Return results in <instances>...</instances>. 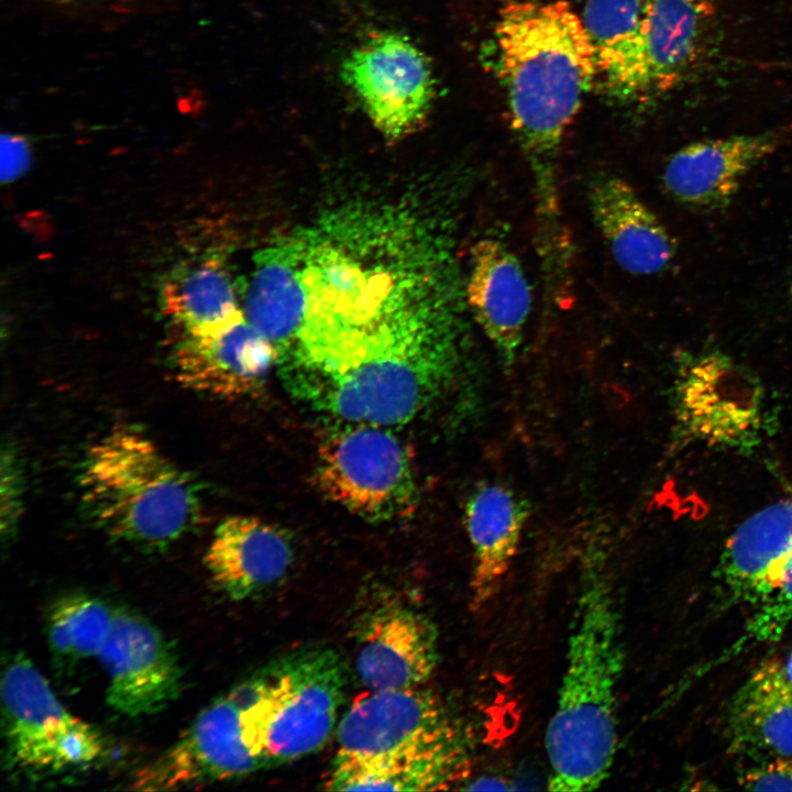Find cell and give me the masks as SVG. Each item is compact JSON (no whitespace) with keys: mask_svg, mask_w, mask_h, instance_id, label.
<instances>
[{"mask_svg":"<svg viewBox=\"0 0 792 792\" xmlns=\"http://www.w3.org/2000/svg\"><path fill=\"white\" fill-rule=\"evenodd\" d=\"M61 1H72V0H61Z\"/></svg>","mask_w":792,"mask_h":792,"instance_id":"33","label":"cell"},{"mask_svg":"<svg viewBox=\"0 0 792 792\" xmlns=\"http://www.w3.org/2000/svg\"><path fill=\"white\" fill-rule=\"evenodd\" d=\"M317 483L332 502L369 520L407 516L417 490L410 455L388 427L346 422L319 444Z\"/></svg>","mask_w":792,"mask_h":792,"instance_id":"7","label":"cell"},{"mask_svg":"<svg viewBox=\"0 0 792 792\" xmlns=\"http://www.w3.org/2000/svg\"><path fill=\"white\" fill-rule=\"evenodd\" d=\"M2 729L11 766L30 771H64L96 761L101 735L58 701L24 654H14L1 678Z\"/></svg>","mask_w":792,"mask_h":792,"instance_id":"8","label":"cell"},{"mask_svg":"<svg viewBox=\"0 0 792 792\" xmlns=\"http://www.w3.org/2000/svg\"><path fill=\"white\" fill-rule=\"evenodd\" d=\"M160 300L180 333L211 331L244 316L237 283L219 255H199L178 264L163 282Z\"/></svg>","mask_w":792,"mask_h":792,"instance_id":"23","label":"cell"},{"mask_svg":"<svg viewBox=\"0 0 792 792\" xmlns=\"http://www.w3.org/2000/svg\"><path fill=\"white\" fill-rule=\"evenodd\" d=\"M466 310L424 311L353 336L284 375L290 392L345 422L403 425L453 383Z\"/></svg>","mask_w":792,"mask_h":792,"instance_id":"1","label":"cell"},{"mask_svg":"<svg viewBox=\"0 0 792 792\" xmlns=\"http://www.w3.org/2000/svg\"><path fill=\"white\" fill-rule=\"evenodd\" d=\"M469 762L421 758L381 765H332L326 781L334 791L447 790L470 772Z\"/></svg>","mask_w":792,"mask_h":792,"instance_id":"25","label":"cell"},{"mask_svg":"<svg viewBox=\"0 0 792 792\" xmlns=\"http://www.w3.org/2000/svg\"><path fill=\"white\" fill-rule=\"evenodd\" d=\"M765 392L748 370L722 353L688 361L674 386L678 430L706 444L756 446L765 422Z\"/></svg>","mask_w":792,"mask_h":792,"instance_id":"11","label":"cell"},{"mask_svg":"<svg viewBox=\"0 0 792 792\" xmlns=\"http://www.w3.org/2000/svg\"><path fill=\"white\" fill-rule=\"evenodd\" d=\"M527 503L499 483L479 485L465 505V528L473 553L471 600L485 606L499 591L516 557L528 517Z\"/></svg>","mask_w":792,"mask_h":792,"instance_id":"22","label":"cell"},{"mask_svg":"<svg viewBox=\"0 0 792 792\" xmlns=\"http://www.w3.org/2000/svg\"><path fill=\"white\" fill-rule=\"evenodd\" d=\"M336 765H381L421 758L472 763L469 732L421 685L367 691L337 726Z\"/></svg>","mask_w":792,"mask_h":792,"instance_id":"6","label":"cell"},{"mask_svg":"<svg viewBox=\"0 0 792 792\" xmlns=\"http://www.w3.org/2000/svg\"><path fill=\"white\" fill-rule=\"evenodd\" d=\"M355 637V670L367 691L419 686L436 670L437 628L402 602L375 603L360 617Z\"/></svg>","mask_w":792,"mask_h":792,"instance_id":"14","label":"cell"},{"mask_svg":"<svg viewBox=\"0 0 792 792\" xmlns=\"http://www.w3.org/2000/svg\"><path fill=\"white\" fill-rule=\"evenodd\" d=\"M346 674L331 648L309 647L266 663L239 684L242 739L264 767L321 749L338 723Z\"/></svg>","mask_w":792,"mask_h":792,"instance_id":"5","label":"cell"},{"mask_svg":"<svg viewBox=\"0 0 792 792\" xmlns=\"http://www.w3.org/2000/svg\"><path fill=\"white\" fill-rule=\"evenodd\" d=\"M98 659L107 673V703L130 717L163 710L179 694L182 672L164 635L146 618L116 608Z\"/></svg>","mask_w":792,"mask_h":792,"instance_id":"13","label":"cell"},{"mask_svg":"<svg viewBox=\"0 0 792 792\" xmlns=\"http://www.w3.org/2000/svg\"><path fill=\"white\" fill-rule=\"evenodd\" d=\"M783 671L787 679L792 683V650L783 663Z\"/></svg>","mask_w":792,"mask_h":792,"instance_id":"32","label":"cell"},{"mask_svg":"<svg viewBox=\"0 0 792 792\" xmlns=\"http://www.w3.org/2000/svg\"><path fill=\"white\" fill-rule=\"evenodd\" d=\"M292 561L288 538L274 526L249 516L221 521L204 559L216 587L235 601L277 583Z\"/></svg>","mask_w":792,"mask_h":792,"instance_id":"19","label":"cell"},{"mask_svg":"<svg viewBox=\"0 0 792 792\" xmlns=\"http://www.w3.org/2000/svg\"><path fill=\"white\" fill-rule=\"evenodd\" d=\"M239 685L208 705L179 739L142 767L132 789L174 790L245 777L265 768L242 739Z\"/></svg>","mask_w":792,"mask_h":792,"instance_id":"12","label":"cell"},{"mask_svg":"<svg viewBox=\"0 0 792 792\" xmlns=\"http://www.w3.org/2000/svg\"><path fill=\"white\" fill-rule=\"evenodd\" d=\"M713 18L710 0H648L638 32L600 75L605 87L631 101L668 91L704 53Z\"/></svg>","mask_w":792,"mask_h":792,"instance_id":"10","label":"cell"},{"mask_svg":"<svg viewBox=\"0 0 792 792\" xmlns=\"http://www.w3.org/2000/svg\"><path fill=\"white\" fill-rule=\"evenodd\" d=\"M726 730L730 751L755 765L792 759V683L781 661L767 659L738 689Z\"/></svg>","mask_w":792,"mask_h":792,"instance_id":"21","label":"cell"},{"mask_svg":"<svg viewBox=\"0 0 792 792\" xmlns=\"http://www.w3.org/2000/svg\"><path fill=\"white\" fill-rule=\"evenodd\" d=\"M648 0H587L582 22L595 53L597 75L605 70L639 30Z\"/></svg>","mask_w":792,"mask_h":792,"instance_id":"27","label":"cell"},{"mask_svg":"<svg viewBox=\"0 0 792 792\" xmlns=\"http://www.w3.org/2000/svg\"><path fill=\"white\" fill-rule=\"evenodd\" d=\"M244 316L275 344L278 356L294 342L304 316V290L286 241L256 255Z\"/></svg>","mask_w":792,"mask_h":792,"instance_id":"24","label":"cell"},{"mask_svg":"<svg viewBox=\"0 0 792 792\" xmlns=\"http://www.w3.org/2000/svg\"><path fill=\"white\" fill-rule=\"evenodd\" d=\"M792 556V495L750 516L725 543L716 568L727 606L757 605L777 586Z\"/></svg>","mask_w":792,"mask_h":792,"instance_id":"18","label":"cell"},{"mask_svg":"<svg viewBox=\"0 0 792 792\" xmlns=\"http://www.w3.org/2000/svg\"><path fill=\"white\" fill-rule=\"evenodd\" d=\"M735 644L719 660L728 659L760 644L781 638L792 622V556L788 560L774 590L763 598Z\"/></svg>","mask_w":792,"mask_h":792,"instance_id":"28","label":"cell"},{"mask_svg":"<svg viewBox=\"0 0 792 792\" xmlns=\"http://www.w3.org/2000/svg\"><path fill=\"white\" fill-rule=\"evenodd\" d=\"M13 450L3 448L1 458V530L8 537L15 530L21 512L22 480Z\"/></svg>","mask_w":792,"mask_h":792,"instance_id":"29","label":"cell"},{"mask_svg":"<svg viewBox=\"0 0 792 792\" xmlns=\"http://www.w3.org/2000/svg\"><path fill=\"white\" fill-rule=\"evenodd\" d=\"M173 359L183 386L238 399L261 388L278 361V350L242 316L211 331L180 333Z\"/></svg>","mask_w":792,"mask_h":792,"instance_id":"15","label":"cell"},{"mask_svg":"<svg viewBox=\"0 0 792 792\" xmlns=\"http://www.w3.org/2000/svg\"><path fill=\"white\" fill-rule=\"evenodd\" d=\"M341 77L375 128L400 140L426 122L436 99L429 57L404 34L376 31L344 56Z\"/></svg>","mask_w":792,"mask_h":792,"instance_id":"9","label":"cell"},{"mask_svg":"<svg viewBox=\"0 0 792 792\" xmlns=\"http://www.w3.org/2000/svg\"><path fill=\"white\" fill-rule=\"evenodd\" d=\"M509 123L531 174L542 235L562 232L558 157L597 76L582 19L565 1H513L495 24Z\"/></svg>","mask_w":792,"mask_h":792,"instance_id":"2","label":"cell"},{"mask_svg":"<svg viewBox=\"0 0 792 792\" xmlns=\"http://www.w3.org/2000/svg\"><path fill=\"white\" fill-rule=\"evenodd\" d=\"M114 610L84 593L58 598L47 618L48 645L55 662L70 668L81 660L98 658L112 628Z\"/></svg>","mask_w":792,"mask_h":792,"instance_id":"26","label":"cell"},{"mask_svg":"<svg viewBox=\"0 0 792 792\" xmlns=\"http://www.w3.org/2000/svg\"><path fill=\"white\" fill-rule=\"evenodd\" d=\"M616 592L601 560L586 553L557 705L544 746L548 789L592 791L608 778L617 749V686L624 669Z\"/></svg>","mask_w":792,"mask_h":792,"instance_id":"3","label":"cell"},{"mask_svg":"<svg viewBox=\"0 0 792 792\" xmlns=\"http://www.w3.org/2000/svg\"><path fill=\"white\" fill-rule=\"evenodd\" d=\"M464 287L471 317L502 364L510 367L522 344L532 300L519 260L502 240L483 238L471 249Z\"/></svg>","mask_w":792,"mask_h":792,"instance_id":"16","label":"cell"},{"mask_svg":"<svg viewBox=\"0 0 792 792\" xmlns=\"http://www.w3.org/2000/svg\"><path fill=\"white\" fill-rule=\"evenodd\" d=\"M593 220L615 262L634 275H653L674 256L661 221L634 187L618 176H600L588 193Z\"/></svg>","mask_w":792,"mask_h":792,"instance_id":"20","label":"cell"},{"mask_svg":"<svg viewBox=\"0 0 792 792\" xmlns=\"http://www.w3.org/2000/svg\"><path fill=\"white\" fill-rule=\"evenodd\" d=\"M78 475L89 518L116 540L158 550L199 519L194 479L139 431L122 428L102 436L85 453Z\"/></svg>","mask_w":792,"mask_h":792,"instance_id":"4","label":"cell"},{"mask_svg":"<svg viewBox=\"0 0 792 792\" xmlns=\"http://www.w3.org/2000/svg\"><path fill=\"white\" fill-rule=\"evenodd\" d=\"M781 141V133L771 131L692 142L669 158L663 185L674 199L689 206L723 207Z\"/></svg>","mask_w":792,"mask_h":792,"instance_id":"17","label":"cell"},{"mask_svg":"<svg viewBox=\"0 0 792 792\" xmlns=\"http://www.w3.org/2000/svg\"><path fill=\"white\" fill-rule=\"evenodd\" d=\"M28 141L20 135L3 134L1 138V179L11 182L21 176L30 165Z\"/></svg>","mask_w":792,"mask_h":792,"instance_id":"31","label":"cell"},{"mask_svg":"<svg viewBox=\"0 0 792 792\" xmlns=\"http://www.w3.org/2000/svg\"><path fill=\"white\" fill-rule=\"evenodd\" d=\"M738 784L756 791H792V759L754 765L741 773Z\"/></svg>","mask_w":792,"mask_h":792,"instance_id":"30","label":"cell"}]
</instances>
